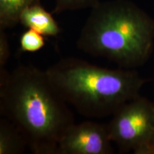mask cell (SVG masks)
Returning <instances> with one entry per match:
<instances>
[{
  "label": "cell",
  "mask_w": 154,
  "mask_h": 154,
  "mask_svg": "<svg viewBox=\"0 0 154 154\" xmlns=\"http://www.w3.org/2000/svg\"><path fill=\"white\" fill-rule=\"evenodd\" d=\"M68 106L46 70L33 65L11 72L0 68L1 115L20 131L34 153L58 154L61 137L75 123Z\"/></svg>",
  "instance_id": "cell-1"
},
{
  "label": "cell",
  "mask_w": 154,
  "mask_h": 154,
  "mask_svg": "<svg viewBox=\"0 0 154 154\" xmlns=\"http://www.w3.org/2000/svg\"><path fill=\"white\" fill-rule=\"evenodd\" d=\"M77 47L121 68L140 66L153 52L154 19L128 0L99 2L91 8Z\"/></svg>",
  "instance_id": "cell-2"
},
{
  "label": "cell",
  "mask_w": 154,
  "mask_h": 154,
  "mask_svg": "<svg viewBox=\"0 0 154 154\" xmlns=\"http://www.w3.org/2000/svg\"><path fill=\"white\" fill-rule=\"evenodd\" d=\"M46 72L58 94L88 118L113 116L140 96L147 82L133 69L103 68L75 57L61 59Z\"/></svg>",
  "instance_id": "cell-3"
},
{
  "label": "cell",
  "mask_w": 154,
  "mask_h": 154,
  "mask_svg": "<svg viewBox=\"0 0 154 154\" xmlns=\"http://www.w3.org/2000/svg\"><path fill=\"white\" fill-rule=\"evenodd\" d=\"M108 128L121 153L154 154V103L146 98L139 96L122 106Z\"/></svg>",
  "instance_id": "cell-4"
},
{
  "label": "cell",
  "mask_w": 154,
  "mask_h": 154,
  "mask_svg": "<svg viewBox=\"0 0 154 154\" xmlns=\"http://www.w3.org/2000/svg\"><path fill=\"white\" fill-rule=\"evenodd\" d=\"M111 143L108 124L91 121L74 123L61 137L58 154H111Z\"/></svg>",
  "instance_id": "cell-5"
},
{
  "label": "cell",
  "mask_w": 154,
  "mask_h": 154,
  "mask_svg": "<svg viewBox=\"0 0 154 154\" xmlns=\"http://www.w3.org/2000/svg\"><path fill=\"white\" fill-rule=\"evenodd\" d=\"M19 23L44 36H56L61 32V29L52 14L46 10L41 3L25 9L19 17Z\"/></svg>",
  "instance_id": "cell-6"
},
{
  "label": "cell",
  "mask_w": 154,
  "mask_h": 154,
  "mask_svg": "<svg viewBox=\"0 0 154 154\" xmlns=\"http://www.w3.org/2000/svg\"><path fill=\"white\" fill-rule=\"evenodd\" d=\"M28 143L18 128L6 118L0 121V154H19Z\"/></svg>",
  "instance_id": "cell-7"
},
{
  "label": "cell",
  "mask_w": 154,
  "mask_h": 154,
  "mask_svg": "<svg viewBox=\"0 0 154 154\" xmlns=\"http://www.w3.org/2000/svg\"><path fill=\"white\" fill-rule=\"evenodd\" d=\"M36 4L40 0H0V28L14 27L19 23L22 11Z\"/></svg>",
  "instance_id": "cell-8"
},
{
  "label": "cell",
  "mask_w": 154,
  "mask_h": 154,
  "mask_svg": "<svg viewBox=\"0 0 154 154\" xmlns=\"http://www.w3.org/2000/svg\"><path fill=\"white\" fill-rule=\"evenodd\" d=\"M44 45V36L29 29L25 31L19 38V49L23 52H36Z\"/></svg>",
  "instance_id": "cell-9"
},
{
  "label": "cell",
  "mask_w": 154,
  "mask_h": 154,
  "mask_svg": "<svg viewBox=\"0 0 154 154\" xmlns=\"http://www.w3.org/2000/svg\"><path fill=\"white\" fill-rule=\"evenodd\" d=\"M100 0H55V7L53 12L58 14L66 11L92 8Z\"/></svg>",
  "instance_id": "cell-10"
},
{
  "label": "cell",
  "mask_w": 154,
  "mask_h": 154,
  "mask_svg": "<svg viewBox=\"0 0 154 154\" xmlns=\"http://www.w3.org/2000/svg\"><path fill=\"white\" fill-rule=\"evenodd\" d=\"M11 55L10 46L5 29L0 28V68L5 67Z\"/></svg>",
  "instance_id": "cell-11"
}]
</instances>
